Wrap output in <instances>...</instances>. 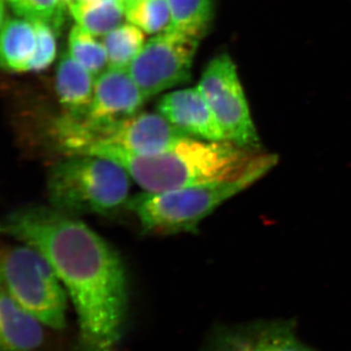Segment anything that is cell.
<instances>
[{"label":"cell","mask_w":351,"mask_h":351,"mask_svg":"<svg viewBox=\"0 0 351 351\" xmlns=\"http://www.w3.org/2000/svg\"><path fill=\"white\" fill-rule=\"evenodd\" d=\"M1 232L47 258L71 297L85 351H117L128 293L119 253L77 219L52 207L27 206L2 219Z\"/></svg>","instance_id":"1"},{"label":"cell","mask_w":351,"mask_h":351,"mask_svg":"<svg viewBox=\"0 0 351 351\" xmlns=\"http://www.w3.org/2000/svg\"><path fill=\"white\" fill-rule=\"evenodd\" d=\"M66 154H92L120 164L147 193H162L208 182L239 179L267 154L226 141L186 137L160 154L138 156L112 145L88 144Z\"/></svg>","instance_id":"2"},{"label":"cell","mask_w":351,"mask_h":351,"mask_svg":"<svg viewBox=\"0 0 351 351\" xmlns=\"http://www.w3.org/2000/svg\"><path fill=\"white\" fill-rule=\"evenodd\" d=\"M276 161V156L267 154L250 172L230 181L208 182L162 193L145 191L129 198L125 207L135 214L145 232L158 234L195 232L201 221L219 205L261 179Z\"/></svg>","instance_id":"3"},{"label":"cell","mask_w":351,"mask_h":351,"mask_svg":"<svg viewBox=\"0 0 351 351\" xmlns=\"http://www.w3.org/2000/svg\"><path fill=\"white\" fill-rule=\"evenodd\" d=\"M130 175L107 157L68 154L54 164L47 180L50 206L69 215H110L129 200Z\"/></svg>","instance_id":"4"},{"label":"cell","mask_w":351,"mask_h":351,"mask_svg":"<svg viewBox=\"0 0 351 351\" xmlns=\"http://www.w3.org/2000/svg\"><path fill=\"white\" fill-rule=\"evenodd\" d=\"M1 286L44 326L66 327L68 293L47 258L34 247L13 245L2 249Z\"/></svg>","instance_id":"5"},{"label":"cell","mask_w":351,"mask_h":351,"mask_svg":"<svg viewBox=\"0 0 351 351\" xmlns=\"http://www.w3.org/2000/svg\"><path fill=\"white\" fill-rule=\"evenodd\" d=\"M197 88L213 113L225 141L257 152L260 138L230 57L223 54L214 58L205 69Z\"/></svg>","instance_id":"6"},{"label":"cell","mask_w":351,"mask_h":351,"mask_svg":"<svg viewBox=\"0 0 351 351\" xmlns=\"http://www.w3.org/2000/svg\"><path fill=\"white\" fill-rule=\"evenodd\" d=\"M199 40L174 32H164L145 43L128 71L145 98L184 84Z\"/></svg>","instance_id":"7"},{"label":"cell","mask_w":351,"mask_h":351,"mask_svg":"<svg viewBox=\"0 0 351 351\" xmlns=\"http://www.w3.org/2000/svg\"><path fill=\"white\" fill-rule=\"evenodd\" d=\"M204 351H317L302 343L292 320H262L217 328Z\"/></svg>","instance_id":"8"},{"label":"cell","mask_w":351,"mask_h":351,"mask_svg":"<svg viewBox=\"0 0 351 351\" xmlns=\"http://www.w3.org/2000/svg\"><path fill=\"white\" fill-rule=\"evenodd\" d=\"M145 100L128 68L108 66L96 78L93 100L86 114L75 119L89 126L114 123L137 114Z\"/></svg>","instance_id":"9"},{"label":"cell","mask_w":351,"mask_h":351,"mask_svg":"<svg viewBox=\"0 0 351 351\" xmlns=\"http://www.w3.org/2000/svg\"><path fill=\"white\" fill-rule=\"evenodd\" d=\"M157 108L168 121L191 137L225 141L213 113L197 87L165 95Z\"/></svg>","instance_id":"10"},{"label":"cell","mask_w":351,"mask_h":351,"mask_svg":"<svg viewBox=\"0 0 351 351\" xmlns=\"http://www.w3.org/2000/svg\"><path fill=\"white\" fill-rule=\"evenodd\" d=\"M44 324L25 311L1 286L0 345L2 351H36L43 343Z\"/></svg>","instance_id":"11"},{"label":"cell","mask_w":351,"mask_h":351,"mask_svg":"<svg viewBox=\"0 0 351 351\" xmlns=\"http://www.w3.org/2000/svg\"><path fill=\"white\" fill-rule=\"evenodd\" d=\"M95 77L69 51L60 58L56 73V93L66 115L80 119L86 114L95 89Z\"/></svg>","instance_id":"12"},{"label":"cell","mask_w":351,"mask_h":351,"mask_svg":"<svg viewBox=\"0 0 351 351\" xmlns=\"http://www.w3.org/2000/svg\"><path fill=\"white\" fill-rule=\"evenodd\" d=\"M1 64L13 71H27L36 50L34 23L6 18L1 24Z\"/></svg>","instance_id":"13"},{"label":"cell","mask_w":351,"mask_h":351,"mask_svg":"<svg viewBox=\"0 0 351 351\" xmlns=\"http://www.w3.org/2000/svg\"><path fill=\"white\" fill-rule=\"evenodd\" d=\"M171 24L166 32H174L200 40L213 18V0H168Z\"/></svg>","instance_id":"14"},{"label":"cell","mask_w":351,"mask_h":351,"mask_svg":"<svg viewBox=\"0 0 351 351\" xmlns=\"http://www.w3.org/2000/svg\"><path fill=\"white\" fill-rule=\"evenodd\" d=\"M78 25L93 36H106L122 25L126 17L121 2L108 0L91 5H69Z\"/></svg>","instance_id":"15"},{"label":"cell","mask_w":351,"mask_h":351,"mask_svg":"<svg viewBox=\"0 0 351 351\" xmlns=\"http://www.w3.org/2000/svg\"><path fill=\"white\" fill-rule=\"evenodd\" d=\"M103 44L107 50L108 66L128 68L144 47L145 36L140 27L130 23L104 36Z\"/></svg>","instance_id":"16"},{"label":"cell","mask_w":351,"mask_h":351,"mask_svg":"<svg viewBox=\"0 0 351 351\" xmlns=\"http://www.w3.org/2000/svg\"><path fill=\"white\" fill-rule=\"evenodd\" d=\"M69 45V53L95 78L107 69L108 59L105 46L80 25H75L71 29Z\"/></svg>","instance_id":"17"},{"label":"cell","mask_w":351,"mask_h":351,"mask_svg":"<svg viewBox=\"0 0 351 351\" xmlns=\"http://www.w3.org/2000/svg\"><path fill=\"white\" fill-rule=\"evenodd\" d=\"M23 19L49 25L55 32H60L64 23L66 0H4Z\"/></svg>","instance_id":"18"},{"label":"cell","mask_w":351,"mask_h":351,"mask_svg":"<svg viewBox=\"0 0 351 351\" xmlns=\"http://www.w3.org/2000/svg\"><path fill=\"white\" fill-rule=\"evenodd\" d=\"M126 18L147 34L167 31L171 24L168 0H142L125 10Z\"/></svg>","instance_id":"19"},{"label":"cell","mask_w":351,"mask_h":351,"mask_svg":"<svg viewBox=\"0 0 351 351\" xmlns=\"http://www.w3.org/2000/svg\"><path fill=\"white\" fill-rule=\"evenodd\" d=\"M36 32V50L27 71H43L50 66L56 57V32L45 23L34 22Z\"/></svg>","instance_id":"20"},{"label":"cell","mask_w":351,"mask_h":351,"mask_svg":"<svg viewBox=\"0 0 351 351\" xmlns=\"http://www.w3.org/2000/svg\"><path fill=\"white\" fill-rule=\"evenodd\" d=\"M108 0H66V5H91V4L100 3ZM113 1L121 2V0H113ZM122 3V2H121Z\"/></svg>","instance_id":"21"},{"label":"cell","mask_w":351,"mask_h":351,"mask_svg":"<svg viewBox=\"0 0 351 351\" xmlns=\"http://www.w3.org/2000/svg\"><path fill=\"white\" fill-rule=\"evenodd\" d=\"M142 1V0H121L122 5L124 6V9L129 8V7L134 5V4L138 3V2Z\"/></svg>","instance_id":"22"}]
</instances>
